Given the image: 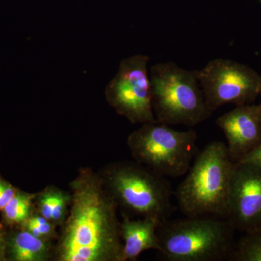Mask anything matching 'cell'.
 I'll return each mask as SVG.
<instances>
[{"label": "cell", "mask_w": 261, "mask_h": 261, "mask_svg": "<svg viewBox=\"0 0 261 261\" xmlns=\"http://www.w3.org/2000/svg\"><path fill=\"white\" fill-rule=\"evenodd\" d=\"M72 202L55 246L56 261H121L118 205L99 173L82 167L69 183Z\"/></svg>", "instance_id": "cell-1"}, {"label": "cell", "mask_w": 261, "mask_h": 261, "mask_svg": "<svg viewBox=\"0 0 261 261\" xmlns=\"http://www.w3.org/2000/svg\"><path fill=\"white\" fill-rule=\"evenodd\" d=\"M235 163L227 146L214 141L196 155L176 192L178 204L187 216L227 217L228 198Z\"/></svg>", "instance_id": "cell-2"}, {"label": "cell", "mask_w": 261, "mask_h": 261, "mask_svg": "<svg viewBox=\"0 0 261 261\" xmlns=\"http://www.w3.org/2000/svg\"><path fill=\"white\" fill-rule=\"evenodd\" d=\"M149 73L158 123L192 127L210 117L195 70L170 61L154 64Z\"/></svg>", "instance_id": "cell-3"}, {"label": "cell", "mask_w": 261, "mask_h": 261, "mask_svg": "<svg viewBox=\"0 0 261 261\" xmlns=\"http://www.w3.org/2000/svg\"><path fill=\"white\" fill-rule=\"evenodd\" d=\"M226 218L188 216L160 224V253L169 261H216L227 256L231 226Z\"/></svg>", "instance_id": "cell-4"}, {"label": "cell", "mask_w": 261, "mask_h": 261, "mask_svg": "<svg viewBox=\"0 0 261 261\" xmlns=\"http://www.w3.org/2000/svg\"><path fill=\"white\" fill-rule=\"evenodd\" d=\"M99 173L118 206L161 223L171 215V188L163 176L137 162L112 163Z\"/></svg>", "instance_id": "cell-5"}, {"label": "cell", "mask_w": 261, "mask_h": 261, "mask_svg": "<svg viewBox=\"0 0 261 261\" xmlns=\"http://www.w3.org/2000/svg\"><path fill=\"white\" fill-rule=\"evenodd\" d=\"M195 130H178L154 122L144 123L127 139L136 162L163 177L186 174L197 154Z\"/></svg>", "instance_id": "cell-6"}, {"label": "cell", "mask_w": 261, "mask_h": 261, "mask_svg": "<svg viewBox=\"0 0 261 261\" xmlns=\"http://www.w3.org/2000/svg\"><path fill=\"white\" fill-rule=\"evenodd\" d=\"M149 60L142 54L122 60L116 74L105 88L108 105L132 124L157 122L152 104Z\"/></svg>", "instance_id": "cell-7"}, {"label": "cell", "mask_w": 261, "mask_h": 261, "mask_svg": "<svg viewBox=\"0 0 261 261\" xmlns=\"http://www.w3.org/2000/svg\"><path fill=\"white\" fill-rule=\"evenodd\" d=\"M195 72L211 113L226 104H250L261 95V75L232 60L216 58Z\"/></svg>", "instance_id": "cell-8"}, {"label": "cell", "mask_w": 261, "mask_h": 261, "mask_svg": "<svg viewBox=\"0 0 261 261\" xmlns=\"http://www.w3.org/2000/svg\"><path fill=\"white\" fill-rule=\"evenodd\" d=\"M226 219L231 225L251 227L261 221V168L235 163Z\"/></svg>", "instance_id": "cell-9"}, {"label": "cell", "mask_w": 261, "mask_h": 261, "mask_svg": "<svg viewBox=\"0 0 261 261\" xmlns=\"http://www.w3.org/2000/svg\"><path fill=\"white\" fill-rule=\"evenodd\" d=\"M216 124L226 136L230 155L240 160L261 142V104L237 106Z\"/></svg>", "instance_id": "cell-10"}, {"label": "cell", "mask_w": 261, "mask_h": 261, "mask_svg": "<svg viewBox=\"0 0 261 261\" xmlns=\"http://www.w3.org/2000/svg\"><path fill=\"white\" fill-rule=\"evenodd\" d=\"M161 223L160 220L150 216L133 220L123 214L120 224L123 241L121 261L136 260L140 254L149 250L159 252L158 228Z\"/></svg>", "instance_id": "cell-11"}, {"label": "cell", "mask_w": 261, "mask_h": 261, "mask_svg": "<svg viewBox=\"0 0 261 261\" xmlns=\"http://www.w3.org/2000/svg\"><path fill=\"white\" fill-rule=\"evenodd\" d=\"M51 240L34 236L21 228L7 235L6 260L48 261L54 258L55 246Z\"/></svg>", "instance_id": "cell-12"}, {"label": "cell", "mask_w": 261, "mask_h": 261, "mask_svg": "<svg viewBox=\"0 0 261 261\" xmlns=\"http://www.w3.org/2000/svg\"><path fill=\"white\" fill-rule=\"evenodd\" d=\"M72 202L71 192L50 185L36 193L35 211L56 226H61L66 219Z\"/></svg>", "instance_id": "cell-13"}, {"label": "cell", "mask_w": 261, "mask_h": 261, "mask_svg": "<svg viewBox=\"0 0 261 261\" xmlns=\"http://www.w3.org/2000/svg\"><path fill=\"white\" fill-rule=\"evenodd\" d=\"M35 196L36 193L17 190L16 193L1 211L5 223L10 226H21L24 224L35 211Z\"/></svg>", "instance_id": "cell-14"}, {"label": "cell", "mask_w": 261, "mask_h": 261, "mask_svg": "<svg viewBox=\"0 0 261 261\" xmlns=\"http://www.w3.org/2000/svg\"><path fill=\"white\" fill-rule=\"evenodd\" d=\"M21 228L32 233L34 236L44 240L53 241L58 238L56 225L53 224L49 220L42 215L38 214L35 211L30 218L21 225Z\"/></svg>", "instance_id": "cell-15"}, {"label": "cell", "mask_w": 261, "mask_h": 261, "mask_svg": "<svg viewBox=\"0 0 261 261\" xmlns=\"http://www.w3.org/2000/svg\"><path fill=\"white\" fill-rule=\"evenodd\" d=\"M238 257L242 260L261 261V237L247 240L240 247Z\"/></svg>", "instance_id": "cell-16"}, {"label": "cell", "mask_w": 261, "mask_h": 261, "mask_svg": "<svg viewBox=\"0 0 261 261\" xmlns=\"http://www.w3.org/2000/svg\"><path fill=\"white\" fill-rule=\"evenodd\" d=\"M17 190L9 182L0 178V211L4 208L10 199L16 193Z\"/></svg>", "instance_id": "cell-17"}, {"label": "cell", "mask_w": 261, "mask_h": 261, "mask_svg": "<svg viewBox=\"0 0 261 261\" xmlns=\"http://www.w3.org/2000/svg\"><path fill=\"white\" fill-rule=\"evenodd\" d=\"M238 162L250 163L261 168V142L255 147L243 156Z\"/></svg>", "instance_id": "cell-18"}, {"label": "cell", "mask_w": 261, "mask_h": 261, "mask_svg": "<svg viewBox=\"0 0 261 261\" xmlns=\"http://www.w3.org/2000/svg\"><path fill=\"white\" fill-rule=\"evenodd\" d=\"M7 234L0 226V261L6 260Z\"/></svg>", "instance_id": "cell-19"}, {"label": "cell", "mask_w": 261, "mask_h": 261, "mask_svg": "<svg viewBox=\"0 0 261 261\" xmlns=\"http://www.w3.org/2000/svg\"><path fill=\"white\" fill-rule=\"evenodd\" d=\"M260 1L261 2V0H260Z\"/></svg>", "instance_id": "cell-20"}]
</instances>
